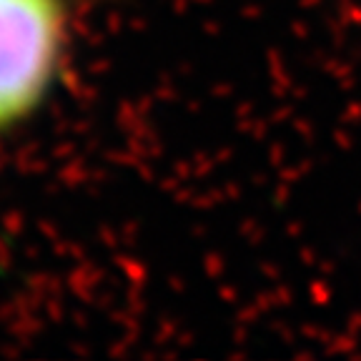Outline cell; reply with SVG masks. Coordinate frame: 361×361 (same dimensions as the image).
I'll use <instances>...</instances> for the list:
<instances>
[{"instance_id":"obj_1","label":"cell","mask_w":361,"mask_h":361,"mask_svg":"<svg viewBox=\"0 0 361 361\" xmlns=\"http://www.w3.org/2000/svg\"><path fill=\"white\" fill-rule=\"evenodd\" d=\"M71 43V0H0V141L51 103Z\"/></svg>"}]
</instances>
